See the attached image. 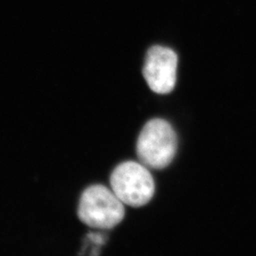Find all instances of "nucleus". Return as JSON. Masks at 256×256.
<instances>
[{"instance_id": "20e7f679", "label": "nucleus", "mask_w": 256, "mask_h": 256, "mask_svg": "<svg viewBox=\"0 0 256 256\" xmlns=\"http://www.w3.org/2000/svg\"><path fill=\"white\" fill-rule=\"evenodd\" d=\"M176 68L178 55L173 50L154 46L147 52L142 74L150 90L158 94H168L174 90Z\"/></svg>"}, {"instance_id": "f257e3e1", "label": "nucleus", "mask_w": 256, "mask_h": 256, "mask_svg": "<svg viewBox=\"0 0 256 256\" xmlns=\"http://www.w3.org/2000/svg\"><path fill=\"white\" fill-rule=\"evenodd\" d=\"M178 138L172 126L164 120H151L138 138V158L147 168L164 169L172 162Z\"/></svg>"}, {"instance_id": "7ed1b4c3", "label": "nucleus", "mask_w": 256, "mask_h": 256, "mask_svg": "<svg viewBox=\"0 0 256 256\" xmlns=\"http://www.w3.org/2000/svg\"><path fill=\"white\" fill-rule=\"evenodd\" d=\"M111 190L120 202L131 207H142L155 194V182L148 168L136 162L118 165L110 176Z\"/></svg>"}, {"instance_id": "f03ea898", "label": "nucleus", "mask_w": 256, "mask_h": 256, "mask_svg": "<svg viewBox=\"0 0 256 256\" xmlns=\"http://www.w3.org/2000/svg\"><path fill=\"white\" fill-rule=\"evenodd\" d=\"M124 214V203L106 186L92 185L82 192L78 218L86 225L97 229H112L122 221Z\"/></svg>"}]
</instances>
